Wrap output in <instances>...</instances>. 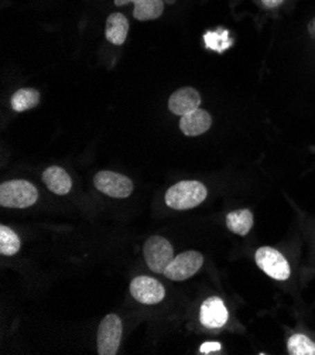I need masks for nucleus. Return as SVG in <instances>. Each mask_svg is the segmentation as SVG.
<instances>
[{
  "label": "nucleus",
  "instance_id": "obj_1",
  "mask_svg": "<svg viewBox=\"0 0 315 355\" xmlns=\"http://www.w3.org/2000/svg\"><path fill=\"white\" fill-rule=\"evenodd\" d=\"M206 187L201 182H180L165 193V204L172 209H190L206 198Z\"/></svg>",
  "mask_w": 315,
  "mask_h": 355
},
{
  "label": "nucleus",
  "instance_id": "obj_2",
  "mask_svg": "<svg viewBox=\"0 0 315 355\" xmlns=\"http://www.w3.org/2000/svg\"><path fill=\"white\" fill-rule=\"evenodd\" d=\"M39 191L30 182L10 180L0 186V205L9 208H27L36 204Z\"/></svg>",
  "mask_w": 315,
  "mask_h": 355
},
{
  "label": "nucleus",
  "instance_id": "obj_3",
  "mask_svg": "<svg viewBox=\"0 0 315 355\" xmlns=\"http://www.w3.org/2000/svg\"><path fill=\"white\" fill-rule=\"evenodd\" d=\"M123 326L120 317L108 314L103 318L98 329V354L115 355L120 347Z\"/></svg>",
  "mask_w": 315,
  "mask_h": 355
},
{
  "label": "nucleus",
  "instance_id": "obj_4",
  "mask_svg": "<svg viewBox=\"0 0 315 355\" xmlns=\"http://www.w3.org/2000/svg\"><path fill=\"white\" fill-rule=\"evenodd\" d=\"M172 251L174 250H172L171 243L165 238L159 236V235L150 236L143 246V255L147 262V266L154 273L164 275L167 266L174 259Z\"/></svg>",
  "mask_w": 315,
  "mask_h": 355
},
{
  "label": "nucleus",
  "instance_id": "obj_5",
  "mask_svg": "<svg viewBox=\"0 0 315 355\" xmlns=\"http://www.w3.org/2000/svg\"><path fill=\"white\" fill-rule=\"evenodd\" d=\"M258 266L270 277L276 280H287L291 275L290 265L282 252H278L274 248L262 246L256 251L255 255Z\"/></svg>",
  "mask_w": 315,
  "mask_h": 355
},
{
  "label": "nucleus",
  "instance_id": "obj_6",
  "mask_svg": "<svg viewBox=\"0 0 315 355\" xmlns=\"http://www.w3.org/2000/svg\"><path fill=\"white\" fill-rule=\"evenodd\" d=\"M93 184L96 190L114 198H126L133 193V182L129 177L109 170L99 171L93 177Z\"/></svg>",
  "mask_w": 315,
  "mask_h": 355
},
{
  "label": "nucleus",
  "instance_id": "obj_7",
  "mask_svg": "<svg viewBox=\"0 0 315 355\" xmlns=\"http://www.w3.org/2000/svg\"><path fill=\"white\" fill-rule=\"evenodd\" d=\"M204 263V257L197 251H187L174 258L167 266L164 275L176 282L187 280L194 276Z\"/></svg>",
  "mask_w": 315,
  "mask_h": 355
},
{
  "label": "nucleus",
  "instance_id": "obj_8",
  "mask_svg": "<svg viewBox=\"0 0 315 355\" xmlns=\"http://www.w3.org/2000/svg\"><path fill=\"white\" fill-rule=\"evenodd\" d=\"M130 295L143 304H157L164 299L165 291L159 280L150 276H137L130 283Z\"/></svg>",
  "mask_w": 315,
  "mask_h": 355
},
{
  "label": "nucleus",
  "instance_id": "obj_9",
  "mask_svg": "<svg viewBox=\"0 0 315 355\" xmlns=\"http://www.w3.org/2000/svg\"><path fill=\"white\" fill-rule=\"evenodd\" d=\"M228 317L229 314L225 303L222 302V299L217 296L208 297L201 306L199 320H201V324L206 329L224 327L228 322Z\"/></svg>",
  "mask_w": 315,
  "mask_h": 355
},
{
  "label": "nucleus",
  "instance_id": "obj_10",
  "mask_svg": "<svg viewBox=\"0 0 315 355\" xmlns=\"http://www.w3.org/2000/svg\"><path fill=\"white\" fill-rule=\"evenodd\" d=\"M201 106V95L195 88L184 87L172 92L168 99V110L174 115L184 116Z\"/></svg>",
  "mask_w": 315,
  "mask_h": 355
},
{
  "label": "nucleus",
  "instance_id": "obj_11",
  "mask_svg": "<svg viewBox=\"0 0 315 355\" xmlns=\"http://www.w3.org/2000/svg\"><path fill=\"white\" fill-rule=\"evenodd\" d=\"M213 126V116L206 111L198 108L180 119V129L186 136L195 137L209 130Z\"/></svg>",
  "mask_w": 315,
  "mask_h": 355
},
{
  "label": "nucleus",
  "instance_id": "obj_12",
  "mask_svg": "<svg viewBox=\"0 0 315 355\" xmlns=\"http://www.w3.org/2000/svg\"><path fill=\"white\" fill-rule=\"evenodd\" d=\"M43 183L51 193L58 196H65L73 189L71 177L58 166H51L43 171Z\"/></svg>",
  "mask_w": 315,
  "mask_h": 355
},
{
  "label": "nucleus",
  "instance_id": "obj_13",
  "mask_svg": "<svg viewBox=\"0 0 315 355\" xmlns=\"http://www.w3.org/2000/svg\"><path fill=\"white\" fill-rule=\"evenodd\" d=\"M129 33V21L122 13H112L107 20V27H105V34L107 40L115 46H122L126 42Z\"/></svg>",
  "mask_w": 315,
  "mask_h": 355
},
{
  "label": "nucleus",
  "instance_id": "obj_14",
  "mask_svg": "<svg viewBox=\"0 0 315 355\" xmlns=\"http://www.w3.org/2000/svg\"><path fill=\"white\" fill-rule=\"evenodd\" d=\"M226 227L231 232L246 236L253 227V214L249 209H236L226 216Z\"/></svg>",
  "mask_w": 315,
  "mask_h": 355
},
{
  "label": "nucleus",
  "instance_id": "obj_15",
  "mask_svg": "<svg viewBox=\"0 0 315 355\" xmlns=\"http://www.w3.org/2000/svg\"><path fill=\"white\" fill-rule=\"evenodd\" d=\"M133 5V16L140 21L156 20L164 12V0H137Z\"/></svg>",
  "mask_w": 315,
  "mask_h": 355
},
{
  "label": "nucleus",
  "instance_id": "obj_16",
  "mask_svg": "<svg viewBox=\"0 0 315 355\" xmlns=\"http://www.w3.org/2000/svg\"><path fill=\"white\" fill-rule=\"evenodd\" d=\"M40 102V92L34 88H21L16 91L10 99L12 110L16 112H24L36 108Z\"/></svg>",
  "mask_w": 315,
  "mask_h": 355
},
{
  "label": "nucleus",
  "instance_id": "obj_17",
  "mask_svg": "<svg viewBox=\"0 0 315 355\" xmlns=\"http://www.w3.org/2000/svg\"><path fill=\"white\" fill-rule=\"evenodd\" d=\"M20 236L9 227H0V254L12 257L20 251Z\"/></svg>",
  "mask_w": 315,
  "mask_h": 355
},
{
  "label": "nucleus",
  "instance_id": "obj_18",
  "mask_svg": "<svg viewBox=\"0 0 315 355\" xmlns=\"http://www.w3.org/2000/svg\"><path fill=\"white\" fill-rule=\"evenodd\" d=\"M287 349L291 355H315V343L304 334H294L287 341Z\"/></svg>",
  "mask_w": 315,
  "mask_h": 355
},
{
  "label": "nucleus",
  "instance_id": "obj_19",
  "mask_svg": "<svg viewBox=\"0 0 315 355\" xmlns=\"http://www.w3.org/2000/svg\"><path fill=\"white\" fill-rule=\"evenodd\" d=\"M221 344L219 343H205L201 345L199 348V352L201 354H211V352H217V351H221Z\"/></svg>",
  "mask_w": 315,
  "mask_h": 355
},
{
  "label": "nucleus",
  "instance_id": "obj_20",
  "mask_svg": "<svg viewBox=\"0 0 315 355\" xmlns=\"http://www.w3.org/2000/svg\"><path fill=\"white\" fill-rule=\"evenodd\" d=\"M263 2V5L266 6V8H269V9H276V8H278L280 5L283 3V0H262Z\"/></svg>",
  "mask_w": 315,
  "mask_h": 355
},
{
  "label": "nucleus",
  "instance_id": "obj_21",
  "mask_svg": "<svg viewBox=\"0 0 315 355\" xmlns=\"http://www.w3.org/2000/svg\"><path fill=\"white\" fill-rule=\"evenodd\" d=\"M308 33H309V35H311L312 39H315V16L308 23Z\"/></svg>",
  "mask_w": 315,
  "mask_h": 355
},
{
  "label": "nucleus",
  "instance_id": "obj_22",
  "mask_svg": "<svg viewBox=\"0 0 315 355\" xmlns=\"http://www.w3.org/2000/svg\"><path fill=\"white\" fill-rule=\"evenodd\" d=\"M137 0H115V5L116 6H125V5H129V3H136Z\"/></svg>",
  "mask_w": 315,
  "mask_h": 355
},
{
  "label": "nucleus",
  "instance_id": "obj_23",
  "mask_svg": "<svg viewBox=\"0 0 315 355\" xmlns=\"http://www.w3.org/2000/svg\"><path fill=\"white\" fill-rule=\"evenodd\" d=\"M164 2H167L168 5H172V3H174V0H164Z\"/></svg>",
  "mask_w": 315,
  "mask_h": 355
}]
</instances>
